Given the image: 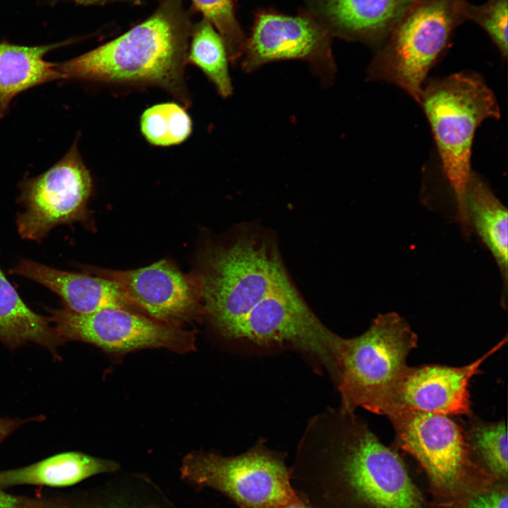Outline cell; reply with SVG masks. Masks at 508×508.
I'll return each mask as SVG.
<instances>
[{
	"label": "cell",
	"instance_id": "obj_29",
	"mask_svg": "<svg viewBox=\"0 0 508 508\" xmlns=\"http://www.w3.org/2000/svg\"><path fill=\"white\" fill-rule=\"evenodd\" d=\"M272 508H313L311 506L303 501L300 497L284 504H279Z\"/></svg>",
	"mask_w": 508,
	"mask_h": 508
},
{
	"label": "cell",
	"instance_id": "obj_14",
	"mask_svg": "<svg viewBox=\"0 0 508 508\" xmlns=\"http://www.w3.org/2000/svg\"><path fill=\"white\" fill-rule=\"evenodd\" d=\"M301 1L332 37L376 44L416 0Z\"/></svg>",
	"mask_w": 508,
	"mask_h": 508
},
{
	"label": "cell",
	"instance_id": "obj_5",
	"mask_svg": "<svg viewBox=\"0 0 508 508\" xmlns=\"http://www.w3.org/2000/svg\"><path fill=\"white\" fill-rule=\"evenodd\" d=\"M417 344L416 334L394 312L379 314L359 336L341 337L333 375L340 409L354 413L361 407L387 416Z\"/></svg>",
	"mask_w": 508,
	"mask_h": 508
},
{
	"label": "cell",
	"instance_id": "obj_10",
	"mask_svg": "<svg viewBox=\"0 0 508 508\" xmlns=\"http://www.w3.org/2000/svg\"><path fill=\"white\" fill-rule=\"evenodd\" d=\"M49 312L61 341L87 342L116 353L151 348L186 353L195 349L192 332L133 310L115 308L78 313L64 308Z\"/></svg>",
	"mask_w": 508,
	"mask_h": 508
},
{
	"label": "cell",
	"instance_id": "obj_7",
	"mask_svg": "<svg viewBox=\"0 0 508 508\" xmlns=\"http://www.w3.org/2000/svg\"><path fill=\"white\" fill-rule=\"evenodd\" d=\"M462 0H416L382 41L368 79L394 84L419 102L427 75L464 21Z\"/></svg>",
	"mask_w": 508,
	"mask_h": 508
},
{
	"label": "cell",
	"instance_id": "obj_24",
	"mask_svg": "<svg viewBox=\"0 0 508 508\" xmlns=\"http://www.w3.org/2000/svg\"><path fill=\"white\" fill-rule=\"evenodd\" d=\"M464 21L477 23L490 36L501 55L507 56L508 0H488L485 4L471 5L466 0L460 4Z\"/></svg>",
	"mask_w": 508,
	"mask_h": 508
},
{
	"label": "cell",
	"instance_id": "obj_21",
	"mask_svg": "<svg viewBox=\"0 0 508 508\" xmlns=\"http://www.w3.org/2000/svg\"><path fill=\"white\" fill-rule=\"evenodd\" d=\"M463 428L478 464L497 480L507 481V433L504 421L487 422L471 414Z\"/></svg>",
	"mask_w": 508,
	"mask_h": 508
},
{
	"label": "cell",
	"instance_id": "obj_20",
	"mask_svg": "<svg viewBox=\"0 0 508 508\" xmlns=\"http://www.w3.org/2000/svg\"><path fill=\"white\" fill-rule=\"evenodd\" d=\"M187 61L205 73L221 97L232 95L226 47L214 27L204 18L192 28Z\"/></svg>",
	"mask_w": 508,
	"mask_h": 508
},
{
	"label": "cell",
	"instance_id": "obj_11",
	"mask_svg": "<svg viewBox=\"0 0 508 508\" xmlns=\"http://www.w3.org/2000/svg\"><path fill=\"white\" fill-rule=\"evenodd\" d=\"M332 38L305 9L296 16L260 11L255 16L251 34L246 40L242 68L250 73L281 60L305 61L322 85L329 86L336 73Z\"/></svg>",
	"mask_w": 508,
	"mask_h": 508
},
{
	"label": "cell",
	"instance_id": "obj_8",
	"mask_svg": "<svg viewBox=\"0 0 508 508\" xmlns=\"http://www.w3.org/2000/svg\"><path fill=\"white\" fill-rule=\"evenodd\" d=\"M180 471L187 483L216 490L239 508H272L299 498L284 458L262 445L231 456L193 452Z\"/></svg>",
	"mask_w": 508,
	"mask_h": 508
},
{
	"label": "cell",
	"instance_id": "obj_26",
	"mask_svg": "<svg viewBox=\"0 0 508 508\" xmlns=\"http://www.w3.org/2000/svg\"><path fill=\"white\" fill-rule=\"evenodd\" d=\"M466 508H508L507 481H498L472 497Z\"/></svg>",
	"mask_w": 508,
	"mask_h": 508
},
{
	"label": "cell",
	"instance_id": "obj_2",
	"mask_svg": "<svg viewBox=\"0 0 508 508\" xmlns=\"http://www.w3.org/2000/svg\"><path fill=\"white\" fill-rule=\"evenodd\" d=\"M191 31L183 1L163 0L126 32L56 67L62 79L157 87L190 107L185 68Z\"/></svg>",
	"mask_w": 508,
	"mask_h": 508
},
{
	"label": "cell",
	"instance_id": "obj_6",
	"mask_svg": "<svg viewBox=\"0 0 508 508\" xmlns=\"http://www.w3.org/2000/svg\"><path fill=\"white\" fill-rule=\"evenodd\" d=\"M196 276L204 315L224 336L262 299L291 283L275 247L253 234L209 250Z\"/></svg>",
	"mask_w": 508,
	"mask_h": 508
},
{
	"label": "cell",
	"instance_id": "obj_28",
	"mask_svg": "<svg viewBox=\"0 0 508 508\" xmlns=\"http://www.w3.org/2000/svg\"><path fill=\"white\" fill-rule=\"evenodd\" d=\"M23 423V420L0 418V443Z\"/></svg>",
	"mask_w": 508,
	"mask_h": 508
},
{
	"label": "cell",
	"instance_id": "obj_25",
	"mask_svg": "<svg viewBox=\"0 0 508 508\" xmlns=\"http://www.w3.org/2000/svg\"><path fill=\"white\" fill-rule=\"evenodd\" d=\"M130 490V486L108 483L91 497L63 508H164L141 496V492Z\"/></svg>",
	"mask_w": 508,
	"mask_h": 508
},
{
	"label": "cell",
	"instance_id": "obj_19",
	"mask_svg": "<svg viewBox=\"0 0 508 508\" xmlns=\"http://www.w3.org/2000/svg\"><path fill=\"white\" fill-rule=\"evenodd\" d=\"M51 318L32 310L0 268V340L10 346L32 341L56 354L62 341Z\"/></svg>",
	"mask_w": 508,
	"mask_h": 508
},
{
	"label": "cell",
	"instance_id": "obj_30",
	"mask_svg": "<svg viewBox=\"0 0 508 508\" xmlns=\"http://www.w3.org/2000/svg\"><path fill=\"white\" fill-rule=\"evenodd\" d=\"M78 3L82 4H95V3H99V2H104L107 1H114V0H74Z\"/></svg>",
	"mask_w": 508,
	"mask_h": 508
},
{
	"label": "cell",
	"instance_id": "obj_12",
	"mask_svg": "<svg viewBox=\"0 0 508 508\" xmlns=\"http://www.w3.org/2000/svg\"><path fill=\"white\" fill-rule=\"evenodd\" d=\"M91 272L116 283L139 312L163 323L180 327L204 314L197 276L167 260L135 270Z\"/></svg>",
	"mask_w": 508,
	"mask_h": 508
},
{
	"label": "cell",
	"instance_id": "obj_18",
	"mask_svg": "<svg viewBox=\"0 0 508 508\" xmlns=\"http://www.w3.org/2000/svg\"><path fill=\"white\" fill-rule=\"evenodd\" d=\"M64 43L25 47L0 43V115L18 94L34 86L62 79L56 64L44 55Z\"/></svg>",
	"mask_w": 508,
	"mask_h": 508
},
{
	"label": "cell",
	"instance_id": "obj_9",
	"mask_svg": "<svg viewBox=\"0 0 508 508\" xmlns=\"http://www.w3.org/2000/svg\"><path fill=\"white\" fill-rule=\"evenodd\" d=\"M18 202L24 207L16 217L17 231L26 240L40 243L54 227L84 221L93 184L75 142L45 172L23 180Z\"/></svg>",
	"mask_w": 508,
	"mask_h": 508
},
{
	"label": "cell",
	"instance_id": "obj_3",
	"mask_svg": "<svg viewBox=\"0 0 508 508\" xmlns=\"http://www.w3.org/2000/svg\"><path fill=\"white\" fill-rule=\"evenodd\" d=\"M419 104L428 119L442 171L456 205V220L465 237L472 228L466 204L471 155L475 132L500 112L492 91L478 74L460 72L423 86Z\"/></svg>",
	"mask_w": 508,
	"mask_h": 508
},
{
	"label": "cell",
	"instance_id": "obj_16",
	"mask_svg": "<svg viewBox=\"0 0 508 508\" xmlns=\"http://www.w3.org/2000/svg\"><path fill=\"white\" fill-rule=\"evenodd\" d=\"M111 460L77 452L61 453L32 465L0 472V488L19 485L69 486L91 476L116 471Z\"/></svg>",
	"mask_w": 508,
	"mask_h": 508
},
{
	"label": "cell",
	"instance_id": "obj_22",
	"mask_svg": "<svg viewBox=\"0 0 508 508\" xmlns=\"http://www.w3.org/2000/svg\"><path fill=\"white\" fill-rule=\"evenodd\" d=\"M140 131L152 145L169 147L185 141L191 134L192 121L186 107L176 102L146 109L140 121Z\"/></svg>",
	"mask_w": 508,
	"mask_h": 508
},
{
	"label": "cell",
	"instance_id": "obj_4",
	"mask_svg": "<svg viewBox=\"0 0 508 508\" xmlns=\"http://www.w3.org/2000/svg\"><path fill=\"white\" fill-rule=\"evenodd\" d=\"M387 417L394 428V447L421 466L437 508H466L472 497L504 481L478 464L464 428L449 416L397 408Z\"/></svg>",
	"mask_w": 508,
	"mask_h": 508
},
{
	"label": "cell",
	"instance_id": "obj_1",
	"mask_svg": "<svg viewBox=\"0 0 508 508\" xmlns=\"http://www.w3.org/2000/svg\"><path fill=\"white\" fill-rule=\"evenodd\" d=\"M289 471L295 492L313 508H437L395 448L341 409L310 421Z\"/></svg>",
	"mask_w": 508,
	"mask_h": 508
},
{
	"label": "cell",
	"instance_id": "obj_23",
	"mask_svg": "<svg viewBox=\"0 0 508 508\" xmlns=\"http://www.w3.org/2000/svg\"><path fill=\"white\" fill-rule=\"evenodd\" d=\"M195 8L210 21L221 36L229 60L242 58L247 38L235 15L233 0H192Z\"/></svg>",
	"mask_w": 508,
	"mask_h": 508
},
{
	"label": "cell",
	"instance_id": "obj_17",
	"mask_svg": "<svg viewBox=\"0 0 508 508\" xmlns=\"http://www.w3.org/2000/svg\"><path fill=\"white\" fill-rule=\"evenodd\" d=\"M466 204L472 231H475L494 258L507 296L508 247L507 210L482 178L471 173Z\"/></svg>",
	"mask_w": 508,
	"mask_h": 508
},
{
	"label": "cell",
	"instance_id": "obj_27",
	"mask_svg": "<svg viewBox=\"0 0 508 508\" xmlns=\"http://www.w3.org/2000/svg\"><path fill=\"white\" fill-rule=\"evenodd\" d=\"M0 508H36L25 498L8 494L0 488Z\"/></svg>",
	"mask_w": 508,
	"mask_h": 508
},
{
	"label": "cell",
	"instance_id": "obj_15",
	"mask_svg": "<svg viewBox=\"0 0 508 508\" xmlns=\"http://www.w3.org/2000/svg\"><path fill=\"white\" fill-rule=\"evenodd\" d=\"M9 272L45 286L75 313L115 308L140 313L116 283L103 277L60 270L29 259L21 260Z\"/></svg>",
	"mask_w": 508,
	"mask_h": 508
},
{
	"label": "cell",
	"instance_id": "obj_13",
	"mask_svg": "<svg viewBox=\"0 0 508 508\" xmlns=\"http://www.w3.org/2000/svg\"><path fill=\"white\" fill-rule=\"evenodd\" d=\"M507 342L505 336L472 363L460 367L439 364L409 366L398 387L394 406L445 416L471 415L469 382L480 365Z\"/></svg>",
	"mask_w": 508,
	"mask_h": 508
}]
</instances>
